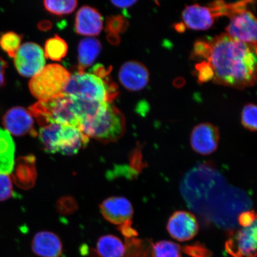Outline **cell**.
I'll return each instance as SVG.
<instances>
[{"instance_id": "cell-32", "label": "cell", "mask_w": 257, "mask_h": 257, "mask_svg": "<svg viewBox=\"0 0 257 257\" xmlns=\"http://www.w3.org/2000/svg\"><path fill=\"white\" fill-rule=\"evenodd\" d=\"M211 53L210 42L198 41L196 42L192 57L195 59H204L207 61Z\"/></svg>"}, {"instance_id": "cell-20", "label": "cell", "mask_w": 257, "mask_h": 257, "mask_svg": "<svg viewBox=\"0 0 257 257\" xmlns=\"http://www.w3.org/2000/svg\"><path fill=\"white\" fill-rule=\"evenodd\" d=\"M15 149L12 135L0 128V174L9 175L14 171Z\"/></svg>"}, {"instance_id": "cell-24", "label": "cell", "mask_w": 257, "mask_h": 257, "mask_svg": "<svg viewBox=\"0 0 257 257\" xmlns=\"http://www.w3.org/2000/svg\"><path fill=\"white\" fill-rule=\"evenodd\" d=\"M126 252L123 257H153L152 242L139 239H126Z\"/></svg>"}, {"instance_id": "cell-31", "label": "cell", "mask_w": 257, "mask_h": 257, "mask_svg": "<svg viewBox=\"0 0 257 257\" xmlns=\"http://www.w3.org/2000/svg\"><path fill=\"white\" fill-rule=\"evenodd\" d=\"M13 183L9 175L0 174V201H5L14 197Z\"/></svg>"}, {"instance_id": "cell-10", "label": "cell", "mask_w": 257, "mask_h": 257, "mask_svg": "<svg viewBox=\"0 0 257 257\" xmlns=\"http://www.w3.org/2000/svg\"><path fill=\"white\" fill-rule=\"evenodd\" d=\"M219 141V130L211 123L199 124L192 131L190 138L192 149L201 155H210L216 152Z\"/></svg>"}, {"instance_id": "cell-17", "label": "cell", "mask_w": 257, "mask_h": 257, "mask_svg": "<svg viewBox=\"0 0 257 257\" xmlns=\"http://www.w3.org/2000/svg\"><path fill=\"white\" fill-rule=\"evenodd\" d=\"M31 248L40 257H61L63 248L62 240L56 234L49 231H41L35 234Z\"/></svg>"}, {"instance_id": "cell-13", "label": "cell", "mask_w": 257, "mask_h": 257, "mask_svg": "<svg viewBox=\"0 0 257 257\" xmlns=\"http://www.w3.org/2000/svg\"><path fill=\"white\" fill-rule=\"evenodd\" d=\"M100 211L105 219L118 226L131 221L134 215L133 205L123 197L106 199L100 205Z\"/></svg>"}, {"instance_id": "cell-9", "label": "cell", "mask_w": 257, "mask_h": 257, "mask_svg": "<svg viewBox=\"0 0 257 257\" xmlns=\"http://www.w3.org/2000/svg\"><path fill=\"white\" fill-rule=\"evenodd\" d=\"M5 130L16 137H22L30 134L31 136H38L34 128L33 117L27 109L17 106L7 111L2 118Z\"/></svg>"}, {"instance_id": "cell-16", "label": "cell", "mask_w": 257, "mask_h": 257, "mask_svg": "<svg viewBox=\"0 0 257 257\" xmlns=\"http://www.w3.org/2000/svg\"><path fill=\"white\" fill-rule=\"evenodd\" d=\"M216 18L210 6H187L182 12V19L186 27L194 30H208L214 24Z\"/></svg>"}, {"instance_id": "cell-19", "label": "cell", "mask_w": 257, "mask_h": 257, "mask_svg": "<svg viewBox=\"0 0 257 257\" xmlns=\"http://www.w3.org/2000/svg\"><path fill=\"white\" fill-rule=\"evenodd\" d=\"M102 50L101 42L95 38H85L80 40L78 44V73L84 72L91 66L100 54Z\"/></svg>"}, {"instance_id": "cell-34", "label": "cell", "mask_w": 257, "mask_h": 257, "mask_svg": "<svg viewBox=\"0 0 257 257\" xmlns=\"http://www.w3.org/2000/svg\"><path fill=\"white\" fill-rule=\"evenodd\" d=\"M182 250L190 257H211L213 254L210 250L200 243L185 246Z\"/></svg>"}, {"instance_id": "cell-23", "label": "cell", "mask_w": 257, "mask_h": 257, "mask_svg": "<svg viewBox=\"0 0 257 257\" xmlns=\"http://www.w3.org/2000/svg\"><path fill=\"white\" fill-rule=\"evenodd\" d=\"M68 51V46L66 42L59 35L47 40L45 44V57L56 62H60L65 57Z\"/></svg>"}, {"instance_id": "cell-29", "label": "cell", "mask_w": 257, "mask_h": 257, "mask_svg": "<svg viewBox=\"0 0 257 257\" xmlns=\"http://www.w3.org/2000/svg\"><path fill=\"white\" fill-rule=\"evenodd\" d=\"M128 23L121 15L109 16L106 20L105 31L108 34L118 35L127 30Z\"/></svg>"}, {"instance_id": "cell-12", "label": "cell", "mask_w": 257, "mask_h": 257, "mask_svg": "<svg viewBox=\"0 0 257 257\" xmlns=\"http://www.w3.org/2000/svg\"><path fill=\"white\" fill-rule=\"evenodd\" d=\"M118 79L128 91H139L146 87L150 80V73L146 66L137 61H130L122 65Z\"/></svg>"}, {"instance_id": "cell-3", "label": "cell", "mask_w": 257, "mask_h": 257, "mask_svg": "<svg viewBox=\"0 0 257 257\" xmlns=\"http://www.w3.org/2000/svg\"><path fill=\"white\" fill-rule=\"evenodd\" d=\"M79 128L85 136L99 142L114 143L126 132V118L114 105L104 103L94 117L83 122Z\"/></svg>"}, {"instance_id": "cell-40", "label": "cell", "mask_w": 257, "mask_h": 257, "mask_svg": "<svg viewBox=\"0 0 257 257\" xmlns=\"http://www.w3.org/2000/svg\"><path fill=\"white\" fill-rule=\"evenodd\" d=\"M107 38L109 43L112 44L116 45L120 43V38L118 35L108 34Z\"/></svg>"}, {"instance_id": "cell-35", "label": "cell", "mask_w": 257, "mask_h": 257, "mask_svg": "<svg viewBox=\"0 0 257 257\" xmlns=\"http://www.w3.org/2000/svg\"><path fill=\"white\" fill-rule=\"evenodd\" d=\"M256 221V216L253 211L243 212L238 217V223L242 225L243 227L250 226Z\"/></svg>"}, {"instance_id": "cell-1", "label": "cell", "mask_w": 257, "mask_h": 257, "mask_svg": "<svg viewBox=\"0 0 257 257\" xmlns=\"http://www.w3.org/2000/svg\"><path fill=\"white\" fill-rule=\"evenodd\" d=\"M210 43L211 53L206 62L213 69L215 83L239 89L255 85L256 45L234 40L226 34Z\"/></svg>"}, {"instance_id": "cell-14", "label": "cell", "mask_w": 257, "mask_h": 257, "mask_svg": "<svg viewBox=\"0 0 257 257\" xmlns=\"http://www.w3.org/2000/svg\"><path fill=\"white\" fill-rule=\"evenodd\" d=\"M89 143V138L79 128L71 125H62L58 134L57 153L73 156Z\"/></svg>"}, {"instance_id": "cell-37", "label": "cell", "mask_w": 257, "mask_h": 257, "mask_svg": "<svg viewBox=\"0 0 257 257\" xmlns=\"http://www.w3.org/2000/svg\"><path fill=\"white\" fill-rule=\"evenodd\" d=\"M8 67V62L0 57V88L6 84V69Z\"/></svg>"}, {"instance_id": "cell-18", "label": "cell", "mask_w": 257, "mask_h": 257, "mask_svg": "<svg viewBox=\"0 0 257 257\" xmlns=\"http://www.w3.org/2000/svg\"><path fill=\"white\" fill-rule=\"evenodd\" d=\"M13 177L18 187L28 189L32 187L37 179L35 159L33 156L21 157L15 162Z\"/></svg>"}, {"instance_id": "cell-15", "label": "cell", "mask_w": 257, "mask_h": 257, "mask_svg": "<svg viewBox=\"0 0 257 257\" xmlns=\"http://www.w3.org/2000/svg\"><path fill=\"white\" fill-rule=\"evenodd\" d=\"M103 28V19L97 10L83 6L77 12L75 30L77 34L85 36H96Z\"/></svg>"}, {"instance_id": "cell-30", "label": "cell", "mask_w": 257, "mask_h": 257, "mask_svg": "<svg viewBox=\"0 0 257 257\" xmlns=\"http://www.w3.org/2000/svg\"><path fill=\"white\" fill-rule=\"evenodd\" d=\"M57 209L61 214H71L78 209V204L75 198L70 196H65L57 201Z\"/></svg>"}, {"instance_id": "cell-33", "label": "cell", "mask_w": 257, "mask_h": 257, "mask_svg": "<svg viewBox=\"0 0 257 257\" xmlns=\"http://www.w3.org/2000/svg\"><path fill=\"white\" fill-rule=\"evenodd\" d=\"M196 70L198 73V79L199 82L202 83L205 82L210 81L213 80L214 73L210 64L206 61H203L201 63H198L195 66Z\"/></svg>"}, {"instance_id": "cell-4", "label": "cell", "mask_w": 257, "mask_h": 257, "mask_svg": "<svg viewBox=\"0 0 257 257\" xmlns=\"http://www.w3.org/2000/svg\"><path fill=\"white\" fill-rule=\"evenodd\" d=\"M28 111L42 127L51 124L79 126L74 98L71 96L63 94L50 100L38 101L31 105Z\"/></svg>"}, {"instance_id": "cell-36", "label": "cell", "mask_w": 257, "mask_h": 257, "mask_svg": "<svg viewBox=\"0 0 257 257\" xmlns=\"http://www.w3.org/2000/svg\"><path fill=\"white\" fill-rule=\"evenodd\" d=\"M120 232L126 237V239L133 238L138 235L137 231L131 227V221L120 225L118 227Z\"/></svg>"}, {"instance_id": "cell-22", "label": "cell", "mask_w": 257, "mask_h": 257, "mask_svg": "<svg viewBox=\"0 0 257 257\" xmlns=\"http://www.w3.org/2000/svg\"><path fill=\"white\" fill-rule=\"evenodd\" d=\"M61 127V124H51L48 126L42 127L38 138L43 150L47 153L54 154L57 153V143L58 134Z\"/></svg>"}, {"instance_id": "cell-6", "label": "cell", "mask_w": 257, "mask_h": 257, "mask_svg": "<svg viewBox=\"0 0 257 257\" xmlns=\"http://www.w3.org/2000/svg\"><path fill=\"white\" fill-rule=\"evenodd\" d=\"M14 59L18 72L27 78L36 75L43 69L46 64L43 48L34 43L21 45Z\"/></svg>"}, {"instance_id": "cell-39", "label": "cell", "mask_w": 257, "mask_h": 257, "mask_svg": "<svg viewBox=\"0 0 257 257\" xmlns=\"http://www.w3.org/2000/svg\"><path fill=\"white\" fill-rule=\"evenodd\" d=\"M52 23L49 21H43L38 25V28L40 30L46 31L50 30L52 28Z\"/></svg>"}, {"instance_id": "cell-7", "label": "cell", "mask_w": 257, "mask_h": 257, "mask_svg": "<svg viewBox=\"0 0 257 257\" xmlns=\"http://www.w3.org/2000/svg\"><path fill=\"white\" fill-rule=\"evenodd\" d=\"M230 19V23L226 29L227 35L234 40L256 45V19L251 12L243 10Z\"/></svg>"}, {"instance_id": "cell-25", "label": "cell", "mask_w": 257, "mask_h": 257, "mask_svg": "<svg viewBox=\"0 0 257 257\" xmlns=\"http://www.w3.org/2000/svg\"><path fill=\"white\" fill-rule=\"evenodd\" d=\"M153 257H182V248L178 244L169 240L152 243Z\"/></svg>"}, {"instance_id": "cell-27", "label": "cell", "mask_w": 257, "mask_h": 257, "mask_svg": "<svg viewBox=\"0 0 257 257\" xmlns=\"http://www.w3.org/2000/svg\"><path fill=\"white\" fill-rule=\"evenodd\" d=\"M22 40L21 35L15 32H5L0 35V48L10 57L14 58L21 46Z\"/></svg>"}, {"instance_id": "cell-8", "label": "cell", "mask_w": 257, "mask_h": 257, "mask_svg": "<svg viewBox=\"0 0 257 257\" xmlns=\"http://www.w3.org/2000/svg\"><path fill=\"white\" fill-rule=\"evenodd\" d=\"M256 220L232 234L226 243L228 253L233 257L256 256Z\"/></svg>"}, {"instance_id": "cell-2", "label": "cell", "mask_w": 257, "mask_h": 257, "mask_svg": "<svg viewBox=\"0 0 257 257\" xmlns=\"http://www.w3.org/2000/svg\"><path fill=\"white\" fill-rule=\"evenodd\" d=\"M111 70V67L106 68L97 64L91 73H74L70 75L63 94L83 100L111 103L119 92L110 78Z\"/></svg>"}, {"instance_id": "cell-38", "label": "cell", "mask_w": 257, "mask_h": 257, "mask_svg": "<svg viewBox=\"0 0 257 257\" xmlns=\"http://www.w3.org/2000/svg\"><path fill=\"white\" fill-rule=\"evenodd\" d=\"M111 2L112 5L117 8L126 9L134 6L137 3V1H135V0L134 1H130V0L126 1V0H124V1H111Z\"/></svg>"}, {"instance_id": "cell-21", "label": "cell", "mask_w": 257, "mask_h": 257, "mask_svg": "<svg viewBox=\"0 0 257 257\" xmlns=\"http://www.w3.org/2000/svg\"><path fill=\"white\" fill-rule=\"evenodd\" d=\"M126 248L118 237L106 234L99 237L95 252L98 257H123Z\"/></svg>"}, {"instance_id": "cell-11", "label": "cell", "mask_w": 257, "mask_h": 257, "mask_svg": "<svg viewBox=\"0 0 257 257\" xmlns=\"http://www.w3.org/2000/svg\"><path fill=\"white\" fill-rule=\"evenodd\" d=\"M167 230L173 238L185 242L197 236L199 224L197 218L190 212L177 211L169 218Z\"/></svg>"}, {"instance_id": "cell-28", "label": "cell", "mask_w": 257, "mask_h": 257, "mask_svg": "<svg viewBox=\"0 0 257 257\" xmlns=\"http://www.w3.org/2000/svg\"><path fill=\"white\" fill-rule=\"evenodd\" d=\"M256 106L253 104H246L241 114V122L243 126L251 132L256 131Z\"/></svg>"}, {"instance_id": "cell-26", "label": "cell", "mask_w": 257, "mask_h": 257, "mask_svg": "<svg viewBox=\"0 0 257 257\" xmlns=\"http://www.w3.org/2000/svg\"><path fill=\"white\" fill-rule=\"evenodd\" d=\"M44 7L48 12L54 15L62 16L71 14L77 7L75 0H46Z\"/></svg>"}, {"instance_id": "cell-5", "label": "cell", "mask_w": 257, "mask_h": 257, "mask_svg": "<svg viewBox=\"0 0 257 257\" xmlns=\"http://www.w3.org/2000/svg\"><path fill=\"white\" fill-rule=\"evenodd\" d=\"M70 75L71 74L60 64H48L32 77L29 88L39 101L50 100L63 94Z\"/></svg>"}]
</instances>
